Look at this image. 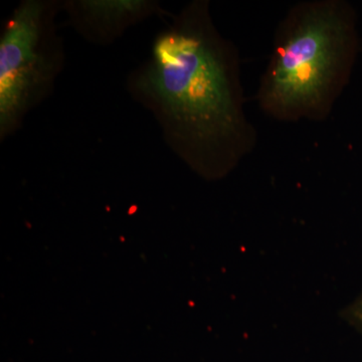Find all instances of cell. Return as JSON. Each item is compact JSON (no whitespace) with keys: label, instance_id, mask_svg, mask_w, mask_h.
<instances>
[{"label":"cell","instance_id":"6da1fadb","mask_svg":"<svg viewBox=\"0 0 362 362\" xmlns=\"http://www.w3.org/2000/svg\"><path fill=\"white\" fill-rule=\"evenodd\" d=\"M126 89L152 114L168 148L206 180L230 173L254 147L239 54L214 25L207 0L165 18Z\"/></svg>","mask_w":362,"mask_h":362},{"label":"cell","instance_id":"7a4b0ae2","mask_svg":"<svg viewBox=\"0 0 362 362\" xmlns=\"http://www.w3.org/2000/svg\"><path fill=\"white\" fill-rule=\"evenodd\" d=\"M352 51L349 13L334 0L293 7L262 78V110L282 121L321 120L344 83Z\"/></svg>","mask_w":362,"mask_h":362},{"label":"cell","instance_id":"3957f363","mask_svg":"<svg viewBox=\"0 0 362 362\" xmlns=\"http://www.w3.org/2000/svg\"><path fill=\"white\" fill-rule=\"evenodd\" d=\"M62 0H23L0 33V141L54 92L66 63L57 26Z\"/></svg>","mask_w":362,"mask_h":362},{"label":"cell","instance_id":"277c9868","mask_svg":"<svg viewBox=\"0 0 362 362\" xmlns=\"http://www.w3.org/2000/svg\"><path fill=\"white\" fill-rule=\"evenodd\" d=\"M69 25L86 42L113 45L132 26L171 13L157 0H62Z\"/></svg>","mask_w":362,"mask_h":362},{"label":"cell","instance_id":"5b68a950","mask_svg":"<svg viewBox=\"0 0 362 362\" xmlns=\"http://www.w3.org/2000/svg\"><path fill=\"white\" fill-rule=\"evenodd\" d=\"M351 315L354 320L358 324L359 327L362 328V296L352 308Z\"/></svg>","mask_w":362,"mask_h":362}]
</instances>
